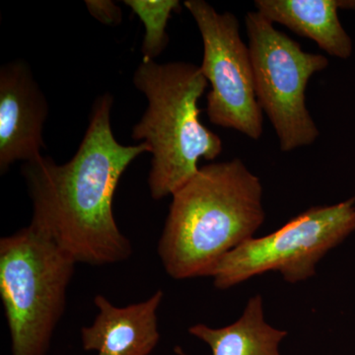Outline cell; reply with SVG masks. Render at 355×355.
<instances>
[{
    "mask_svg": "<svg viewBox=\"0 0 355 355\" xmlns=\"http://www.w3.org/2000/svg\"><path fill=\"white\" fill-rule=\"evenodd\" d=\"M189 333L207 343L212 355H282L279 345L287 331L273 328L266 321L260 294L249 299L242 316L223 328H210L205 324L190 327ZM177 355H189L181 347Z\"/></svg>",
    "mask_w": 355,
    "mask_h": 355,
    "instance_id": "obj_11",
    "label": "cell"
},
{
    "mask_svg": "<svg viewBox=\"0 0 355 355\" xmlns=\"http://www.w3.org/2000/svg\"><path fill=\"white\" fill-rule=\"evenodd\" d=\"M245 25L257 100L277 132L280 150L311 146L320 132L306 105V89L311 77L328 67V58L303 51L258 11L246 14Z\"/></svg>",
    "mask_w": 355,
    "mask_h": 355,
    "instance_id": "obj_6",
    "label": "cell"
},
{
    "mask_svg": "<svg viewBox=\"0 0 355 355\" xmlns=\"http://www.w3.org/2000/svg\"><path fill=\"white\" fill-rule=\"evenodd\" d=\"M77 263L30 223L0 239V298L12 355H46Z\"/></svg>",
    "mask_w": 355,
    "mask_h": 355,
    "instance_id": "obj_4",
    "label": "cell"
},
{
    "mask_svg": "<svg viewBox=\"0 0 355 355\" xmlns=\"http://www.w3.org/2000/svg\"><path fill=\"white\" fill-rule=\"evenodd\" d=\"M133 84L146 95L148 107L132 137L150 147L149 190L158 200L184 186L200 169V159L214 160L223 146L200 119L198 100L209 85L200 67L142 60Z\"/></svg>",
    "mask_w": 355,
    "mask_h": 355,
    "instance_id": "obj_3",
    "label": "cell"
},
{
    "mask_svg": "<svg viewBox=\"0 0 355 355\" xmlns=\"http://www.w3.org/2000/svg\"><path fill=\"white\" fill-rule=\"evenodd\" d=\"M355 232V195L331 205L314 207L270 234L252 238L225 254L209 273L226 291L268 272L297 284L316 275L318 263Z\"/></svg>",
    "mask_w": 355,
    "mask_h": 355,
    "instance_id": "obj_5",
    "label": "cell"
},
{
    "mask_svg": "<svg viewBox=\"0 0 355 355\" xmlns=\"http://www.w3.org/2000/svg\"><path fill=\"white\" fill-rule=\"evenodd\" d=\"M184 6L202 39L200 67L211 86L207 106L210 123L260 139L263 111L257 100L251 53L240 36L238 18L231 12H217L205 0H187Z\"/></svg>",
    "mask_w": 355,
    "mask_h": 355,
    "instance_id": "obj_7",
    "label": "cell"
},
{
    "mask_svg": "<svg viewBox=\"0 0 355 355\" xmlns=\"http://www.w3.org/2000/svg\"><path fill=\"white\" fill-rule=\"evenodd\" d=\"M164 292L157 291L142 302L118 307L98 294V313L91 326L81 328L86 352L97 355H150L160 340L157 311Z\"/></svg>",
    "mask_w": 355,
    "mask_h": 355,
    "instance_id": "obj_9",
    "label": "cell"
},
{
    "mask_svg": "<svg viewBox=\"0 0 355 355\" xmlns=\"http://www.w3.org/2000/svg\"><path fill=\"white\" fill-rule=\"evenodd\" d=\"M340 9L355 11V0H338Z\"/></svg>",
    "mask_w": 355,
    "mask_h": 355,
    "instance_id": "obj_14",
    "label": "cell"
},
{
    "mask_svg": "<svg viewBox=\"0 0 355 355\" xmlns=\"http://www.w3.org/2000/svg\"><path fill=\"white\" fill-rule=\"evenodd\" d=\"M254 7L273 24L312 40L331 57L347 60L352 55V40L338 18V0H256Z\"/></svg>",
    "mask_w": 355,
    "mask_h": 355,
    "instance_id": "obj_10",
    "label": "cell"
},
{
    "mask_svg": "<svg viewBox=\"0 0 355 355\" xmlns=\"http://www.w3.org/2000/svg\"><path fill=\"white\" fill-rule=\"evenodd\" d=\"M172 198L158 254L174 279L209 277L266 219L260 178L239 158L203 166Z\"/></svg>",
    "mask_w": 355,
    "mask_h": 355,
    "instance_id": "obj_2",
    "label": "cell"
},
{
    "mask_svg": "<svg viewBox=\"0 0 355 355\" xmlns=\"http://www.w3.org/2000/svg\"><path fill=\"white\" fill-rule=\"evenodd\" d=\"M89 13L105 25L116 26L123 19L120 7L111 0H86Z\"/></svg>",
    "mask_w": 355,
    "mask_h": 355,
    "instance_id": "obj_13",
    "label": "cell"
},
{
    "mask_svg": "<svg viewBox=\"0 0 355 355\" xmlns=\"http://www.w3.org/2000/svg\"><path fill=\"white\" fill-rule=\"evenodd\" d=\"M48 103L32 70L22 60L0 69V173L16 161L41 157Z\"/></svg>",
    "mask_w": 355,
    "mask_h": 355,
    "instance_id": "obj_8",
    "label": "cell"
},
{
    "mask_svg": "<svg viewBox=\"0 0 355 355\" xmlns=\"http://www.w3.org/2000/svg\"><path fill=\"white\" fill-rule=\"evenodd\" d=\"M123 3L139 16L146 28L142 42L144 60H154L169 43L166 33L173 12L181 10L178 0H125Z\"/></svg>",
    "mask_w": 355,
    "mask_h": 355,
    "instance_id": "obj_12",
    "label": "cell"
},
{
    "mask_svg": "<svg viewBox=\"0 0 355 355\" xmlns=\"http://www.w3.org/2000/svg\"><path fill=\"white\" fill-rule=\"evenodd\" d=\"M113 97L96 100L76 155L58 165L42 155L23 164L33 203L31 223L44 231L77 263L109 266L128 260L132 245L113 212L114 193L133 160L150 153L146 142L121 146L111 128Z\"/></svg>",
    "mask_w": 355,
    "mask_h": 355,
    "instance_id": "obj_1",
    "label": "cell"
}]
</instances>
